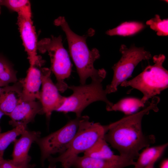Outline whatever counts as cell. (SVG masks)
Returning <instances> with one entry per match:
<instances>
[{
	"label": "cell",
	"instance_id": "1",
	"mask_svg": "<svg viewBox=\"0 0 168 168\" xmlns=\"http://www.w3.org/2000/svg\"><path fill=\"white\" fill-rule=\"evenodd\" d=\"M160 100L159 97L155 96L141 111L109 124V130L105 139L119 152L120 155L134 160L137 159L140 150L155 142L154 135L143 134L142 122L143 116L148 114L150 111H158L157 105Z\"/></svg>",
	"mask_w": 168,
	"mask_h": 168
},
{
	"label": "cell",
	"instance_id": "2",
	"mask_svg": "<svg viewBox=\"0 0 168 168\" xmlns=\"http://www.w3.org/2000/svg\"><path fill=\"white\" fill-rule=\"evenodd\" d=\"M54 24L60 26L65 33L70 54L75 65L80 84H85L89 77L91 80H104L106 76V71L103 68L96 69L94 66L95 61L100 57L99 51L96 48L90 50L86 43L87 37L93 35L94 30H89L87 34L79 35L71 29L63 16L55 19Z\"/></svg>",
	"mask_w": 168,
	"mask_h": 168
},
{
	"label": "cell",
	"instance_id": "3",
	"mask_svg": "<svg viewBox=\"0 0 168 168\" xmlns=\"http://www.w3.org/2000/svg\"><path fill=\"white\" fill-rule=\"evenodd\" d=\"M109 125L90 121L89 116H82L77 131L67 149L63 153L47 159L49 168H55L56 164L61 163L63 168H70L74 159L78 154L84 152L100 140L104 138L109 130Z\"/></svg>",
	"mask_w": 168,
	"mask_h": 168
},
{
	"label": "cell",
	"instance_id": "4",
	"mask_svg": "<svg viewBox=\"0 0 168 168\" xmlns=\"http://www.w3.org/2000/svg\"><path fill=\"white\" fill-rule=\"evenodd\" d=\"M165 59L163 54L154 56L153 65L148 66L142 72L132 79L124 82L121 86H130L140 91L143 94L141 101L145 104L168 87V71L163 66Z\"/></svg>",
	"mask_w": 168,
	"mask_h": 168
},
{
	"label": "cell",
	"instance_id": "5",
	"mask_svg": "<svg viewBox=\"0 0 168 168\" xmlns=\"http://www.w3.org/2000/svg\"><path fill=\"white\" fill-rule=\"evenodd\" d=\"M102 79L91 80L89 84L79 86H68V88L73 93L70 96L66 97L63 104L57 111L67 113H74L77 117H80L83 110L92 103L102 101L106 104V109L110 108L113 104L107 97V93L103 87Z\"/></svg>",
	"mask_w": 168,
	"mask_h": 168
},
{
	"label": "cell",
	"instance_id": "6",
	"mask_svg": "<svg viewBox=\"0 0 168 168\" xmlns=\"http://www.w3.org/2000/svg\"><path fill=\"white\" fill-rule=\"evenodd\" d=\"M37 50L42 54L48 53L50 59V69L56 79L55 85L59 91L64 92L68 86L65 80L70 76L72 65L63 45L61 36H52L41 40L38 42Z\"/></svg>",
	"mask_w": 168,
	"mask_h": 168
},
{
	"label": "cell",
	"instance_id": "7",
	"mask_svg": "<svg viewBox=\"0 0 168 168\" xmlns=\"http://www.w3.org/2000/svg\"><path fill=\"white\" fill-rule=\"evenodd\" d=\"M122 54L119 61L112 67L114 74L111 82L105 89L107 94L115 92L118 86L130 77L136 67L141 61L152 58L151 53L143 47L134 46L128 48L122 44L119 49Z\"/></svg>",
	"mask_w": 168,
	"mask_h": 168
},
{
	"label": "cell",
	"instance_id": "8",
	"mask_svg": "<svg viewBox=\"0 0 168 168\" xmlns=\"http://www.w3.org/2000/svg\"><path fill=\"white\" fill-rule=\"evenodd\" d=\"M81 116L70 120L60 129L37 139L35 142L40 150L43 164L52 155H60L66 151L77 131Z\"/></svg>",
	"mask_w": 168,
	"mask_h": 168
},
{
	"label": "cell",
	"instance_id": "9",
	"mask_svg": "<svg viewBox=\"0 0 168 168\" xmlns=\"http://www.w3.org/2000/svg\"><path fill=\"white\" fill-rule=\"evenodd\" d=\"M42 89L40 92L39 100L44 113L49 120L54 111H56L63 104L65 96H61L51 77L50 68H41Z\"/></svg>",
	"mask_w": 168,
	"mask_h": 168
},
{
	"label": "cell",
	"instance_id": "10",
	"mask_svg": "<svg viewBox=\"0 0 168 168\" xmlns=\"http://www.w3.org/2000/svg\"><path fill=\"white\" fill-rule=\"evenodd\" d=\"M17 24L30 66H41L43 61L37 55L38 42L31 18L18 16Z\"/></svg>",
	"mask_w": 168,
	"mask_h": 168
},
{
	"label": "cell",
	"instance_id": "11",
	"mask_svg": "<svg viewBox=\"0 0 168 168\" xmlns=\"http://www.w3.org/2000/svg\"><path fill=\"white\" fill-rule=\"evenodd\" d=\"M44 114L40 101H26L22 98L8 116L11 120L9 124L14 128L27 125L33 121L38 114Z\"/></svg>",
	"mask_w": 168,
	"mask_h": 168
},
{
	"label": "cell",
	"instance_id": "12",
	"mask_svg": "<svg viewBox=\"0 0 168 168\" xmlns=\"http://www.w3.org/2000/svg\"><path fill=\"white\" fill-rule=\"evenodd\" d=\"M136 161L120 155L115 159H104L78 156L72 161L71 167L75 168H124L134 166Z\"/></svg>",
	"mask_w": 168,
	"mask_h": 168
},
{
	"label": "cell",
	"instance_id": "13",
	"mask_svg": "<svg viewBox=\"0 0 168 168\" xmlns=\"http://www.w3.org/2000/svg\"><path fill=\"white\" fill-rule=\"evenodd\" d=\"M40 134L39 131L26 129L14 141L12 160L18 163H29L31 159L28 154L29 150L32 143L40 137Z\"/></svg>",
	"mask_w": 168,
	"mask_h": 168
},
{
	"label": "cell",
	"instance_id": "14",
	"mask_svg": "<svg viewBox=\"0 0 168 168\" xmlns=\"http://www.w3.org/2000/svg\"><path fill=\"white\" fill-rule=\"evenodd\" d=\"M40 66H30L26 77L20 80L22 85V99L26 101L39 100L40 87L41 85V75Z\"/></svg>",
	"mask_w": 168,
	"mask_h": 168
},
{
	"label": "cell",
	"instance_id": "15",
	"mask_svg": "<svg viewBox=\"0 0 168 168\" xmlns=\"http://www.w3.org/2000/svg\"><path fill=\"white\" fill-rule=\"evenodd\" d=\"M22 85L20 81L12 86L3 87L0 94V110L9 116L21 99Z\"/></svg>",
	"mask_w": 168,
	"mask_h": 168
},
{
	"label": "cell",
	"instance_id": "16",
	"mask_svg": "<svg viewBox=\"0 0 168 168\" xmlns=\"http://www.w3.org/2000/svg\"><path fill=\"white\" fill-rule=\"evenodd\" d=\"M166 143L160 145L147 147L139 154L134 168H144L153 162H156L162 156L168 146Z\"/></svg>",
	"mask_w": 168,
	"mask_h": 168
},
{
	"label": "cell",
	"instance_id": "17",
	"mask_svg": "<svg viewBox=\"0 0 168 168\" xmlns=\"http://www.w3.org/2000/svg\"><path fill=\"white\" fill-rule=\"evenodd\" d=\"M144 106L145 104L142 102L141 99L127 97L121 99L106 110L108 111H121L128 115L135 113L140 108Z\"/></svg>",
	"mask_w": 168,
	"mask_h": 168
},
{
	"label": "cell",
	"instance_id": "18",
	"mask_svg": "<svg viewBox=\"0 0 168 168\" xmlns=\"http://www.w3.org/2000/svg\"><path fill=\"white\" fill-rule=\"evenodd\" d=\"M84 153L86 156L104 159H114L119 156L114 154L105 138L99 140Z\"/></svg>",
	"mask_w": 168,
	"mask_h": 168
},
{
	"label": "cell",
	"instance_id": "19",
	"mask_svg": "<svg viewBox=\"0 0 168 168\" xmlns=\"http://www.w3.org/2000/svg\"><path fill=\"white\" fill-rule=\"evenodd\" d=\"M145 27L144 24L137 21H125L116 27L107 30L106 34L109 35L131 36L139 32Z\"/></svg>",
	"mask_w": 168,
	"mask_h": 168
},
{
	"label": "cell",
	"instance_id": "20",
	"mask_svg": "<svg viewBox=\"0 0 168 168\" xmlns=\"http://www.w3.org/2000/svg\"><path fill=\"white\" fill-rule=\"evenodd\" d=\"M17 81L16 72L12 64L0 55V86H6L11 83H15Z\"/></svg>",
	"mask_w": 168,
	"mask_h": 168
},
{
	"label": "cell",
	"instance_id": "21",
	"mask_svg": "<svg viewBox=\"0 0 168 168\" xmlns=\"http://www.w3.org/2000/svg\"><path fill=\"white\" fill-rule=\"evenodd\" d=\"M2 5H4L12 11L16 12L18 16L31 18V5L29 0H3Z\"/></svg>",
	"mask_w": 168,
	"mask_h": 168
},
{
	"label": "cell",
	"instance_id": "22",
	"mask_svg": "<svg viewBox=\"0 0 168 168\" xmlns=\"http://www.w3.org/2000/svg\"><path fill=\"white\" fill-rule=\"evenodd\" d=\"M26 126H19L7 131L0 132V155H4L5 150L16 138L26 129Z\"/></svg>",
	"mask_w": 168,
	"mask_h": 168
},
{
	"label": "cell",
	"instance_id": "23",
	"mask_svg": "<svg viewBox=\"0 0 168 168\" xmlns=\"http://www.w3.org/2000/svg\"><path fill=\"white\" fill-rule=\"evenodd\" d=\"M146 24L156 32L159 36H167L168 35V19L162 20L159 15L156 14L154 17L147 21Z\"/></svg>",
	"mask_w": 168,
	"mask_h": 168
},
{
	"label": "cell",
	"instance_id": "24",
	"mask_svg": "<svg viewBox=\"0 0 168 168\" xmlns=\"http://www.w3.org/2000/svg\"><path fill=\"white\" fill-rule=\"evenodd\" d=\"M33 165L29 163H18L14 162L12 159H3L1 168H34Z\"/></svg>",
	"mask_w": 168,
	"mask_h": 168
},
{
	"label": "cell",
	"instance_id": "25",
	"mask_svg": "<svg viewBox=\"0 0 168 168\" xmlns=\"http://www.w3.org/2000/svg\"><path fill=\"white\" fill-rule=\"evenodd\" d=\"M160 168H168V160L166 159L164 160L161 163Z\"/></svg>",
	"mask_w": 168,
	"mask_h": 168
},
{
	"label": "cell",
	"instance_id": "26",
	"mask_svg": "<svg viewBox=\"0 0 168 168\" xmlns=\"http://www.w3.org/2000/svg\"><path fill=\"white\" fill-rule=\"evenodd\" d=\"M155 162H152L144 168H154V166Z\"/></svg>",
	"mask_w": 168,
	"mask_h": 168
},
{
	"label": "cell",
	"instance_id": "27",
	"mask_svg": "<svg viewBox=\"0 0 168 168\" xmlns=\"http://www.w3.org/2000/svg\"><path fill=\"white\" fill-rule=\"evenodd\" d=\"M4 155H0V168L1 167V165L2 162V161L4 159L3 158Z\"/></svg>",
	"mask_w": 168,
	"mask_h": 168
},
{
	"label": "cell",
	"instance_id": "28",
	"mask_svg": "<svg viewBox=\"0 0 168 168\" xmlns=\"http://www.w3.org/2000/svg\"><path fill=\"white\" fill-rule=\"evenodd\" d=\"M4 115V114L0 110V121L1 118Z\"/></svg>",
	"mask_w": 168,
	"mask_h": 168
},
{
	"label": "cell",
	"instance_id": "29",
	"mask_svg": "<svg viewBox=\"0 0 168 168\" xmlns=\"http://www.w3.org/2000/svg\"><path fill=\"white\" fill-rule=\"evenodd\" d=\"M3 90V87L2 88L0 86V94L2 92Z\"/></svg>",
	"mask_w": 168,
	"mask_h": 168
},
{
	"label": "cell",
	"instance_id": "30",
	"mask_svg": "<svg viewBox=\"0 0 168 168\" xmlns=\"http://www.w3.org/2000/svg\"><path fill=\"white\" fill-rule=\"evenodd\" d=\"M3 0H0V5H2V2Z\"/></svg>",
	"mask_w": 168,
	"mask_h": 168
},
{
	"label": "cell",
	"instance_id": "31",
	"mask_svg": "<svg viewBox=\"0 0 168 168\" xmlns=\"http://www.w3.org/2000/svg\"><path fill=\"white\" fill-rule=\"evenodd\" d=\"M1 5H0V14L1 13Z\"/></svg>",
	"mask_w": 168,
	"mask_h": 168
},
{
	"label": "cell",
	"instance_id": "32",
	"mask_svg": "<svg viewBox=\"0 0 168 168\" xmlns=\"http://www.w3.org/2000/svg\"><path fill=\"white\" fill-rule=\"evenodd\" d=\"M0 132H1V129L0 128Z\"/></svg>",
	"mask_w": 168,
	"mask_h": 168
}]
</instances>
